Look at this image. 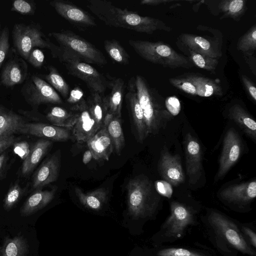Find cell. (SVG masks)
Listing matches in <instances>:
<instances>
[{"label": "cell", "mask_w": 256, "mask_h": 256, "mask_svg": "<svg viewBox=\"0 0 256 256\" xmlns=\"http://www.w3.org/2000/svg\"><path fill=\"white\" fill-rule=\"evenodd\" d=\"M87 6L105 24L135 32L152 34L158 30H171L161 20L122 9L106 0H89Z\"/></svg>", "instance_id": "6da1fadb"}, {"label": "cell", "mask_w": 256, "mask_h": 256, "mask_svg": "<svg viewBox=\"0 0 256 256\" xmlns=\"http://www.w3.org/2000/svg\"><path fill=\"white\" fill-rule=\"evenodd\" d=\"M128 83L136 94L148 134H156L160 129L164 118H167L170 114L162 108L158 94L143 76H133Z\"/></svg>", "instance_id": "7a4b0ae2"}, {"label": "cell", "mask_w": 256, "mask_h": 256, "mask_svg": "<svg viewBox=\"0 0 256 256\" xmlns=\"http://www.w3.org/2000/svg\"><path fill=\"white\" fill-rule=\"evenodd\" d=\"M128 43L142 58L164 68H189L194 66L188 58L161 42L130 40Z\"/></svg>", "instance_id": "3957f363"}, {"label": "cell", "mask_w": 256, "mask_h": 256, "mask_svg": "<svg viewBox=\"0 0 256 256\" xmlns=\"http://www.w3.org/2000/svg\"><path fill=\"white\" fill-rule=\"evenodd\" d=\"M61 50L59 60L64 64L68 74L80 79L86 84L90 92L104 94L106 90L110 88V80L95 68L74 53Z\"/></svg>", "instance_id": "277c9868"}, {"label": "cell", "mask_w": 256, "mask_h": 256, "mask_svg": "<svg viewBox=\"0 0 256 256\" xmlns=\"http://www.w3.org/2000/svg\"><path fill=\"white\" fill-rule=\"evenodd\" d=\"M14 46L18 53L26 60L30 51L36 47L48 49L54 58H58L62 50L41 31L32 24H16L12 30Z\"/></svg>", "instance_id": "5b68a950"}, {"label": "cell", "mask_w": 256, "mask_h": 256, "mask_svg": "<svg viewBox=\"0 0 256 256\" xmlns=\"http://www.w3.org/2000/svg\"><path fill=\"white\" fill-rule=\"evenodd\" d=\"M59 44L62 50L70 52L89 64L104 66L108 64L103 53L94 45L69 30L49 34Z\"/></svg>", "instance_id": "8992f818"}, {"label": "cell", "mask_w": 256, "mask_h": 256, "mask_svg": "<svg viewBox=\"0 0 256 256\" xmlns=\"http://www.w3.org/2000/svg\"><path fill=\"white\" fill-rule=\"evenodd\" d=\"M128 212L138 218L150 214L154 208V192L150 182L142 176L130 179L127 185Z\"/></svg>", "instance_id": "52a82bcc"}, {"label": "cell", "mask_w": 256, "mask_h": 256, "mask_svg": "<svg viewBox=\"0 0 256 256\" xmlns=\"http://www.w3.org/2000/svg\"><path fill=\"white\" fill-rule=\"evenodd\" d=\"M21 91L26 102L32 106L42 104H63L62 98L56 90L46 81L36 76H32Z\"/></svg>", "instance_id": "ba28073f"}, {"label": "cell", "mask_w": 256, "mask_h": 256, "mask_svg": "<svg viewBox=\"0 0 256 256\" xmlns=\"http://www.w3.org/2000/svg\"><path fill=\"white\" fill-rule=\"evenodd\" d=\"M209 222L216 230L234 248L252 256L256 255L240 232L236 225L222 214L212 212L208 217Z\"/></svg>", "instance_id": "9c48e42d"}, {"label": "cell", "mask_w": 256, "mask_h": 256, "mask_svg": "<svg viewBox=\"0 0 256 256\" xmlns=\"http://www.w3.org/2000/svg\"><path fill=\"white\" fill-rule=\"evenodd\" d=\"M70 108L74 111L76 114L75 122L70 129L74 140L78 142H86L100 128L90 112L84 98Z\"/></svg>", "instance_id": "30bf717a"}, {"label": "cell", "mask_w": 256, "mask_h": 256, "mask_svg": "<svg viewBox=\"0 0 256 256\" xmlns=\"http://www.w3.org/2000/svg\"><path fill=\"white\" fill-rule=\"evenodd\" d=\"M50 4L60 16L80 30L96 26L95 18L90 13L70 1L54 0Z\"/></svg>", "instance_id": "8fae6325"}, {"label": "cell", "mask_w": 256, "mask_h": 256, "mask_svg": "<svg viewBox=\"0 0 256 256\" xmlns=\"http://www.w3.org/2000/svg\"><path fill=\"white\" fill-rule=\"evenodd\" d=\"M194 216L186 206L176 202L170 204V214L163 226L167 236L179 238L194 222Z\"/></svg>", "instance_id": "7c38bea8"}, {"label": "cell", "mask_w": 256, "mask_h": 256, "mask_svg": "<svg viewBox=\"0 0 256 256\" xmlns=\"http://www.w3.org/2000/svg\"><path fill=\"white\" fill-rule=\"evenodd\" d=\"M241 152L240 138L234 128H230L226 133L219 161V168L215 180L223 177L238 161Z\"/></svg>", "instance_id": "4fadbf2b"}, {"label": "cell", "mask_w": 256, "mask_h": 256, "mask_svg": "<svg viewBox=\"0 0 256 256\" xmlns=\"http://www.w3.org/2000/svg\"><path fill=\"white\" fill-rule=\"evenodd\" d=\"M176 43L179 48L184 52L192 51L214 58L222 56L221 51L216 44L201 36L182 34L179 36Z\"/></svg>", "instance_id": "5bb4252c"}, {"label": "cell", "mask_w": 256, "mask_h": 256, "mask_svg": "<svg viewBox=\"0 0 256 256\" xmlns=\"http://www.w3.org/2000/svg\"><path fill=\"white\" fill-rule=\"evenodd\" d=\"M158 170L162 178L174 186H177L184 180L180 158L178 155L171 154L165 148L161 152Z\"/></svg>", "instance_id": "9a60e30c"}, {"label": "cell", "mask_w": 256, "mask_h": 256, "mask_svg": "<svg viewBox=\"0 0 256 256\" xmlns=\"http://www.w3.org/2000/svg\"><path fill=\"white\" fill-rule=\"evenodd\" d=\"M60 167L59 152L57 151L46 158L35 171L32 176V187L33 189L42 188L58 179Z\"/></svg>", "instance_id": "2e32d148"}, {"label": "cell", "mask_w": 256, "mask_h": 256, "mask_svg": "<svg viewBox=\"0 0 256 256\" xmlns=\"http://www.w3.org/2000/svg\"><path fill=\"white\" fill-rule=\"evenodd\" d=\"M184 142L186 174L189 182L194 184L199 178L202 169L200 146L190 134L186 135Z\"/></svg>", "instance_id": "e0dca14e"}, {"label": "cell", "mask_w": 256, "mask_h": 256, "mask_svg": "<svg viewBox=\"0 0 256 256\" xmlns=\"http://www.w3.org/2000/svg\"><path fill=\"white\" fill-rule=\"evenodd\" d=\"M20 133L57 142L66 141L70 137L69 129L43 123H24Z\"/></svg>", "instance_id": "ac0fdd59"}, {"label": "cell", "mask_w": 256, "mask_h": 256, "mask_svg": "<svg viewBox=\"0 0 256 256\" xmlns=\"http://www.w3.org/2000/svg\"><path fill=\"white\" fill-rule=\"evenodd\" d=\"M127 88L128 92L125 96L126 106L137 138L139 141L142 142L148 135L143 112L136 94L129 83Z\"/></svg>", "instance_id": "d6986e66"}, {"label": "cell", "mask_w": 256, "mask_h": 256, "mask_svg": "<svg viewBox=\"0 0 256 256\" xmlns=\"http://www.w3.org/2000/svg\"><path fill=\"white\" fill-rule=\"evenodd\" d=\"M86 142L96 160H108L114 151L111 140L104 126Z\"/></svg>", "instance_id": "ffe728a7"}, {"label": "cell", "mask_w": 256, "mask_h": 256, "mask_svg": "<svg viewBox=\"0 0 256 256\" xmlns=\"http://www.w3.org/2000/svg\"><path fill=\"white\" fill-rule=\"evenodd\" d=\"M224 200L234 202H248L256 196V181L244 182L228 186L220 193Z\"/></svg>", "instance_id": "44dd1931"}, {"label": "cell", "mask_w": 256, "mask_h": 256, "mask_svg": "<svg viewBox=\"0 0 256 256\" xmlns=\"http://www.w3.org/2000/svg\"><path fill=\"white\" fill-rule=\"evenodd\" d=\"M52 146V142L50 140L44 138L39 140L34 143L22 162L21 173L23 176H28L33 171Z\"/></svg>", "instance_id": "7402d4cb"}, {"label": "cell", "mask_w": 256, "mask_h": 256, "mask_svg": "<svg viewBox=\"0 0 256 256\" xmlns=\"http://www.w3.org/2000/svg\"><path fill=\"white\" fill-rule=\"evenodd\" d=\"M56 190V188L50 190H36L24 204L21 214L23 216H28L45 207L54 198Z\"/></svg>", "instance_id": "603a6c76"}, {"label": "cell", "mask_w": 256, "mask_h": 256, "mask_svg": "<svg viewBox=\"0 0 256 256\" xmlns=\"http://www.w3.org/2000/svg\"><path fill=\"white\" fill-rule=\"evenodd\" d=\"M110 80V92L106 96L108 114L122 118V109L125 89L124 80L121 78Z\"/></svg>", "instance_id": "cb8c5ba5"}, {"label": "cell", "mask_w": 256, "mask_h": 256, "mask_svg": "<svg viewBox=\"0 0 256 256\" xmlns=\"http://www.w3.org/2000/svg\"><path fill=\"white\" fill-rule=\"evenodd\" d=\"M103 126L111 140L114 151L120 155L125 146L122 118L107 114Z\"/></svg>", "instance_id": "d4e9b609"}, {"label": "cell", "mask_w": 256, "mask_h": 256, "mask_svg": "<svg viewBox=\"0 0 256 256\" xmlns=\"http://www.w3.org/2000/svg\"><path fill=\"white\" fill-rule=\"evenodd\" d=\"M74 192L82 204L89 209L95 210H98L102 208L108 198L107 192L103 188L84 192L80 188L76 187Z\"/></svg>", "instance_id": "484cf974"}, {"label": "cell", "mask_w": 256, "mask_h": 256, "mask_svg": "<svg viewBox=\"0 0 256 256\" xmlns=\"http://www.w3.org/2000/svg\"><path fill=\"white\" fill-rule=\"evenodd\" d=\"M86 102L92 116L102 128L108 114L106 96L98 92H90Z\"/></svg>", "instance_id": "4316f807"}, {"label": "cell", "mask_w": 256, "mask_h": 256, "mask_svg": "<svg viewBox=\"0 0 256 256\" xmlns=\"http://www.w3.org/2000/svg\"><path fill=\"white\" fill-rule=\"evenodd\" d=\"M190 76L196 87V96L209 97L214 95H222V88L219 80H212L195 74H190Z\"/></svg>", "instance_id": "83f0119b"}, {"label": "cell", "mask_w": 256, "mask_h": 256, "mask_svg": "<svg viewBox=\"0 0 256 256\" xmlns=\"http://www.w3.org/2000/svg\"><path fill=\"white\" fill-rule=\"evenodd\" d=\"M229 116L250 138H256V122L240 105L234 104L229 110Z\"/></svg>", "instance_id": "f1b7e54d"}, {"label": "cell", "mask_w": 256, "mask_h": 256, "mask_svg": "<svg viewBox=\"0 0 256 256\" xmlns=\"http://www.w3.org/2000/svg\"><path fill=\"white\" fill-rule=\"evenodd\" d=\"M24 123L19 115L0 106V136L6 134L20 133Z\"/></svg>", "instance_id": "f546056e"}, {"label": "cell", "mask_w": 256, "mask_h": 256, "mask_svg": "<svg viewBox=\"0 0 256 256\" xmlns=\"http://www.w3.org/2000/svg\"><path fill=\"white\" fill-rule=\"evenodd\" d=\"M76 116L74 111L58 106L52 107L46 115V119L52 125L69 130L73 126Z\"/></svg>", "instance_id": "4dcf8cb0"}, {"label": "cell", "mask_w": 256, "mask_h": 256, "mask_svg": "<svg viewBox=\"0 0 256 256\" xmlns=\"http://www.w3.org/2000/svg\"><path fill=\"white\" fill-rule=\"evenodd\" d=\"M24 78V73L20 64L16 60H10L2 70L0 80L3 85L12 86L21 83Z\"/></svg>", "instance_id": "1f68e13d"}, {"label": "cell", "mask_w": 256, "mask_h": 256, "mask_svg": "<svg viewBox=\"0 0 256 256\" xmlns=\"http://www.w3.org/2000/svg\"><path fill=\"white\" fill-rule=\"evenodd\" d=\"M28 246L26 241L20 236L7 238L1 246L0 256H26Z\"/></svg>", "instance_id": "d6a6232c"}, {"label": "cell", "mask_w": 256, "mask_h": 256, "mask_svg": "<svg viewBox=\"0 0 256 256\" xmlns=\"http://www.w3.org/2000/svg\"><path fill=\"white\" fill-rule=\"evenodd\" d=\"M246 1L244 0H223L218 8L222 13V18H230L235 20H240L246 10Z\"/></svg>", "instance_id": "836d02e7"}, {"label": "cell", "mask_w": 256, "mask_h": 256, "mask_svg": "<svg viewBox=\"0 0 256 256\" xmlns=\"http://www.w3.org/2000/svg\"><path fill=\"white\" fill-rule=\"evenodd\" d=\"M104 48L114 62L123 65L129 64L130 56L120 42L114 39L104 41Z\"/></svg>", "instance_id": "e575fe53"}, {"label": "cell", "mask_w": 256, "mask_h": 256, "mask_svg": "<svg viewBox=\"0 0 256 256\" xmlns=\"http://www.w3.org/2000/svg\"><path fill=\"white\" fill-rule=\"evenodd\" d=\"M49 72L44 76L45 80L62 96L66 98L70 93V86L57 69L52 66L48 67Z\"/></svg>", "instance_id": "d590c367"}, {"label": "cell", "mask_w": 256, "mask_h": 256, "mask_svg": "<svg viewBox=\"0 0 256 256\" xmlns=\"http://www.w3.org/2000/svg\"><path fill=\"white\" fill-rule=\"evenodd\" d=\"M237 48L245 56H250L254 54L256 49V24L239 38Z\"/></svg>", "instance_id": "8d00e7d4"}, {"label": "cell", "mask_w": 256, "mask_h": 256, "mask_svg": "<svg viewBox=\"0 0 256 256\" xmlns=\"http://www.w3.org/2000/svg\"><path fill=\"white\" fill-rule=\"evenodd\" d=\"M189 60L197 67L214 73L218 64L216 58L188 51Z\"/></svg>", "instance_id": "74e56055"}, {"label": "cell", "mask_w": 256, "mask_h": 256, "mask_svg": "<svg viewBox=\"0 0 256 256\" xmlns=\"http://www.w3.org/2000/svg\"><path fill=\"white\" fill-rule=\"evenodd\" d=\"M24 189L16 180L11 185L4 200V208L6 210L12 209L20 200L24 194Z\"/></svg>", "instance_id": "f35d334b"}, {"label": "cell", "mask_w": 256, "mask_h": 256, "mask_svg": "<svg viewBox=\"0 0 256 256\" xmlns=\"http://www.w3.org/2000/svg\"><path fill=\"white\" fill-rule=\"evenodd\" d=\"M170 84L186 94L196 96V88L190 78V74L180 76L169 79Z\"/></svg>", "instance_id": "ab89813d"}, {"label": "cell", "mask_w": 256, "mask_h": 256, "mask_svg": "<svg viewBox=\"0 0 256 256\" xmlns=\"http://www.w3.org/2000/svg\"><path fill=\"white\" fill-rule=\"evenodd\" d=\"M158 256H205L183 248H171L160 250Z\"/></svg>", "instance_id": "60d3db41"}, {"label": "cell", "mask_w": 256, "mask_h": 256, "mask_svg": "<svg viewBox=\"0 0 256 256\" xmlns=\"http://www.w3.org/2000/svg\"><path fill=\"white\" fill-rule=\"evenodd\" d=\"M9 47L8 29L5 28L0 36V68L8 52Z\"/></svg>", "instance_id": "b9f144b4"}, {"label": "cell", "mask_w": 256, "mask_h": 256, "mask_svg": "<svg viewBox=\"0 0 256 256\" xmlns=\"http://www.w3.org/2000/svg\"><path fill=\"white\" fill-rule=\"evenodd\" d=\"M12 10L22 14H32L34 12V8L28 1L16 0L12 3Z\"/></svg>", "instance_id": "7bdbcfd3"}, {"label": "cell", "mask_w": 256, "mask_h": 256, "mask_svg": "<svg viewBox=\"0 0 256 256\" xmlns=\"http://www.w3.org/2000/svg\"><path fill=\"white\" fill-rule=\"evenodd\" d=\"M26 60L34 68H40L44 64V55L40 50L34 48L30 51Z\"/></svg>", "instance_id": "ee69618b"}, {"label": "cell", "mask_w": 256, "mask_h": 256, "mask_svg": "<svg viewBox=\"0 0 256 256\" xmlns=\"http://www.w3.org/2000/svg\"><path fill=\"white\" fill-rule=\"evenodd\" d=\"M12 146L14 152L23 160L30 152V146L26 141L16 142Z\"/></svg>", "instance_id": "f6af8a7d"}, {"label": "cell", "mask_w": 256, "mask_h": 256, "mask_svg": "<svg viewBox=\"0 0 256 256\" xmlns=\"http://www.w3.org/2000/svg\"><path fill=\"white\" fill-rule=\"evenodd\" d=\"M84 92L79 86L75 87L69 93L68 96L66 98V102L70 105V107L74 106L84 98Z\"/></svg>", "instance_id": "bcb514c9"}, {"label": "cell", "mask_w": 256, "mask_h": 256, "mask_svg": "<svg viewBox=\"0 0 256 256\" xmlns=\"http://www.w3.org/2000/svg\"><path fill=\"white\" fill-rule=\"evenodd\" d=\"M166 107L170 114L173 116L178 115L180 110V104L176 96H170L165 101Z\"/></svg>", "instance_id": "7dc6e473"}, {"label": "cell", "mask_w": 256, "mask_h": 256, "mask_svg": "<svg viewBox=\"0 0 256 256\" xmlns=\"http://www.w3.org/2000/svg\"><path fill=\"white\" fill-rule=\"evenodd\" d=\"M156 188L159 194L167 198H170L172 194L171 184L166 181H158Z\"/></svg>", "instance_id": "c3c4849f"}, {"label": "cell", "mask_w": 256, "mask_h": 256, "mask_svg": "<svg viewBox=\"0 0 256 256\" xmlns=\"http://www.w3.org/2000/svg\"><path fill=\"white\" fill-rule=\"evenodd\" d=\"M241 79L244 86L252 100L256 101V88L252 81L246 75H241Z\"/></svg>", "instance_id": "681fc988"}, {"label": "cell", "mask_w": 256, "mask_h": 256, "mask_svg": "<svg viewBox=\"0 0 256 256\" xmlns=\"http://www.w3.org/2000/svg\"><path fill=\"white\" fill-rule=\"evenodd\" d=\"M16 140L13 134H6L0 136V154L12 146Z\"/></svg>", "instance_id": "f907efd6"}, {"label": "cell", "mask_w": 256, "mask_h": 256, "mask_svg": "<svg viewBox=\"0 0 256 256\" xmlns=\"http://www.w3.org/2000/svg\"><path fill=\"white\" fill-rule=\"evenodd\" d=\"M245 234L248 236L250 242L254 248L256 247V235L255 232L248 228L243 227L242 228Z\"/></svg>", "instance_id": "816d5d0a"}, {"label": "cell", "mask_w": 256, "mask_h": 256, "mask_svg": "<svg viewBox=\"0 0 256 256\" xmlns=\"http://www.w3.org/2000/svg\"><path fill=\"white\" fill-rule=\"evenodd\" d=\"M172 2L170 0H142L140 2V4L148 6H158L162 4Z\"/></svg>", "instance_id": "f5cc1de1"}, {"label": "cell", "mask_w": 256, "mask_h": 256, "mask_svg": "<svg viewBox=\"0 0 256 256\" xmlns=\"http://www.w3.org/2000/svg\"><path fill=\"white\" fill-rule=\"evenodd\" d=\"M8 160L6 153H2L0 155V176L1 175Z\"/></svg>", "instance_id": "db71d44e"}, {"label": "cell", "mask_w": 256, "mask_h": 256, "mask_svg": "<svg viewBox=\"0 0 256 256\" xmlns=\"http://www.w3.org/2000/svg\"><path fill=\"white\" fill-rule=\"evenodd\" d=\"M93 158L92 154L90 151L88 150H86L83 156L82 162L86 164H88Z\"/></svg>", "instance_id": "11a10c76"}, {"label": "cell", "mask_w": 256, "mask_h": 256, "mask_svg": "<svg viewBox=\"0 0 256 256\" xmlns=\"http://www.w3.org/2000/svg\"><path fill=\"white\" fill-rule=\"evenodd\" d=\"M0 249H1V246H0Z\"/></svg>", "instance_id": "9f6ffc18"}]
</instances>
